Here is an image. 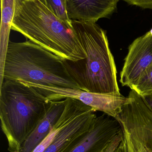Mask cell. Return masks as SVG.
Returning <instances> with one entry per match:
<instances>
[{
	"mask_svg": "<svg viewBox=\"0 0 152 152\" xmlns=\"http://www.w3.org/2000/svg\"><path fill=\"white\" fill-rule=\"evenodd\" d=\"M64 60L29 40L23 42H10L3 80L79 89L69 74Z\"/></svg>",
	"mask_w": 152,
	"mask_h": 152,
	"instance_id": "obj_4",
	"label": "cell"
},
{
	"mask_svg": "<svg viewBox=\"0 0 152 152\" xmlns=\"http://www.w3.org/2000/svg\"><path fill=\"white\" fill-rule=\"evenodd\" d=\"M66 99L62 123L52 142L43 152H63L78 137L86 132L96 115L90 106L79 100Z\"/></svg>",
	"mask_w": 152,
	"mask_h": 152,
	"instance_id": "obj_5",
	"label": "cell"
},
{
	"mask_svg": "<svg viewBox=\"0 0 152 152\" xmlns=\"http://www.w3.org/2000/svg\"><path fill=\"white\" fill-rule=\"evenodd\" d=\"M114 152H125V147H124V143H123V140L120 143L118 147L116 149Z\"/></svg>",
	"mask_w": 152,
	"mask_h": 152,
	"instance_id": "obj_18",
	"label": "cell"
},
{
	"mask_svg": "<svg viewBox=\"0 0 152 152\" xmlns=\"http://www.w3.org/2000/svg\"><path fill=\"white\" fill-rule=\"evenodd\" d=\"M122 133L125 152H150L132 136L123 131Z\"/></svg>",
	"mask_w": 152,
	"mask_h": 152,
	"instance_id": "obj_14",
	"label": "cell"
},
{
	"mask_svg": "<svg viewBox=\"0 0 152 152\" xmlns=\"http://www.w3.org/2000/svg\"><path fill=\"white\" fill-rule=\"evenodd\" d=\"M147 106L152 111V92L145 95L141 96Z\"/></svg>",
	"mask_w": 152,
	"mask_h": 152,
	"instance_id": "obj_17",
	"label": "cell"
},
{
	"mask_svg": "<svg viewBox=\"0 0 152 152\" xmlns=\"http://www.w3.org/2000/svg\"><path fill=\"white\" fill-rule=\"evenodd\" d=\"M123 133L121 132L101 152H114L123 140Z\"/></svg>",
	"mask_w": 152,
	"mask_h": 152,
	"instance_id": "obj_15",
	"label": "cell"
},
{
	"mask_svg": "<svg viewBox=\"0 0 152 152\" xmlns=\"http://www.w3.org/2000/svg\"><path fill=\"white\" fill-rule=\"evenodd\" d=\"M72 25L86 53L84 59L64 60L69 74L87 92L120 96L117 68L106 32L96 23L72 20Z\"/></svg>",
	"mask_w": 152,
	"mask_h": 152,
	"instance_id": "obj_1",
	"label": "cell"
},
{
	"mask_svg": "<svg viewBox=\"0 0 152 152\" xmlns=\"http://www.w3.org/2000/svg\"><path fill=\"white\" fill-rule=\"evenodd\" d=\"M129 96L131 102L123 106L116 119L120 122L123 132L152 152V111L134 90H131Z\"/></svg>",
	"mask_w": 152,
	"mask_h": 152,
	"instance_id": "obj_7",
	"label": "cell"
},
{
	"mask_svg": "<svg viewBox=\"0 0 152 152\" xmlns=\"http://www.w3.org/2000/svg\"><path fill=\"white\" fill-rule=\"evenodd\" d=\"M26 1H31V0H26Z\"/></svg>",
	"mask_w": 152,
	"mask_h": 152,
	"instance_id": "obj_20",
	"label": "cell"
},
{
	"mask_svg": "<svg viewBox=\"0 0 152 152\" xmlns=\"http://www.w3.org/2000/svg\"><path fill=\"white\" fill-rule=\"evenodd\" d=\"M122 132L117 119L106 114L96 116L89 129L63 152H101Z\"/></svg>",
	"mask_w": 152,
	"mask_h": 152,
	"instance_id": "obj_8",
	"label": "cell"
},
{
	"mask_svg": "<svg viewBox=\"0 0 152 152\" xmlns=\"http://www.w3.org/2000/svg\"><path fill=\"white\" fill-rule=\"evenodd\" d=\"M50 102L26 83L4 80L0 86V119L9 151L18 152L45 115Z\"/></svg>",
	"mask_w": 152,
	"mask_h": 152,
	"instance_id": "obj_3",
	"label": "cell"
},
{
	"mask_svg": "<svg viewBox=\"0 0 152 152\" xmlns=\"http://www.w3.org/2000/svg\"><path fill=\"white\" fill-rule=\"evenodd\" d=\"M130 5L152 10V0H122Z\"/></svg>",
	"mask_w": 152,
	"mask_h": 152,
	"instance_id": "obj_16",
	"label": "cell"
},
{
	"mask_svg": "<svg viewBox=\"0 0 152 152\" xmlns=\"http://www.w3.org/2000/svg\"><path fill=\"white\" fill-rule=\"evenodd\" d=\"M141 96L152 92V63L144 72L136 83L131 88Z\"/></svg>",
	"mask_w": 152,
	"mask_h": 152,
	"instance_id": "obj_13",
	"label": "cell"
},
{
	"mask_svg": "<svg viewBox=\"0 0 152 152\" xmlns=\"http://www.w3.org/2000/svg\"><path fill=\"white\" fill-rule=\"evenodd\" d=\"M152 63V36L149 32L136 39L129 48L120 73L122 86L130 88Z\"/></svg>",
	"mask_w": 152,
	"mask_h": 152,
	"instance_id": "obj_9",
	"label": "cell"
},
{
	"mask_svg": "<svg viewBox=\"0 0 152 152\" xmlns=\"http://www.w3.org/2000/svg\"><path fill=\"white\" fill-rule=\"evenodd\" d=\"M11 29L64 60L87 57L72 24L58 18L39 0H16Z\"/></svg>",
	"mask_w": 152,
	"mask_h": 152,
	"instance_id": "obj_2",
	"label": "cell"
},
{
	"mask_svg": "<svg viewBox=\"0 0 152 152\" xmlns=\"http://www.w3.org/2000/svg\"><path fill=\"white\" fill-rule=\"evenodd\" d=\"M58 18L70 24L72 20L69 18L67 10L68 0H39Z\"/></svg>",
	"mask_w": 152,
	"mask_h": 152,
	"instance_id": "obj_12",
	"label": "cell"
},
{
	"mask_svg": "<svg viewBox=\"0 0 152 152\" xmlns=\"http://www.w3.org/2000/svg\"><path fill=\"white\" fill-rule=\"evenodd\" d=\"M21 81L36 88L49 101H59L67 98L81 101L92 107L95 111L102 112L116 118L122 108L131 102L129 97L92 93L79 89L69 88L54 87Z\"/></svg>",
	"mask_w": 152,
	"mask_h": 152,
	"instance_id": "obj_6",
	"label": "cell"
},
{
	"mask_svg": "<svg viewBox=\"0 0 152 152\" xmlns=\"http://www.w3.org/2000/svg\"><path fill=\"white\" fill-rule=\"evenodd\" d=\"M16 0H1L0 28V85L3 82V74L10 32L15 13Z\"/></svg>",
	"mask_w": 152,
	"mask_h": 152,
	"instance_id": "obj_11",
	"label": "cell"
},
{
	"mask_svg": "<svg viewBox=\"0 0 152 152\" xmlns=\"http://www.w3.org/2000/svg\"><path fill=\"white\" fill-rule=\"evenodd\" d=\"M149 33H150V34L152 36V28L150 31H149Z\"/></svg>",
	"mask_w": 152,
	"mask_h": 152,
	"instance_id": "obj_19",
	"label": "cell"
},
{
	"mask_svg": "<svg viewBox=\"0 0 152 152\" xmlns=\"http://www.w3.org/2000/svg\"><path fill=\"white\" fill-rule=\"evenodd\" d=\"M120 0H68L67 10L71 20L96 23L117 10Z\"/></svg>",
	"mask_w": 152,
	"mask_h": 152,
	"instance_id": "obj_10",
	"label": "cell"
}]
</instances>
